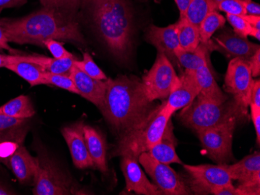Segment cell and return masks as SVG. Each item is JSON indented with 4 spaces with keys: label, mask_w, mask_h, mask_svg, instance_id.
Here are the masks:
<instances>
[{
    "label": "cell",
    "mask_w": 260,
    "mask_h": 195,
    "mask_svg": "<svg viewBox=\"0 0 260 195\" xmlns=\"http://www.w3.org/2000/svg\"><path fill=\"white\" fill-rule=\"evenodd\" d=\"M232 180L239 181L242 195L260 194V153L247 155L232 165L226 164Z\"/></svg>",
    "instance_id": "obj_12"
},
{
    "label": "cell",
    "mask_w": 260,
    "mask_h": 195,
    "mask_svg": "<svg viewBox=\"0 0 260 195\" xmlns=\"http://www.w3.org/2000/svg\"><path fill=\"white\" fill-rule=\"evenodd\" d=\"M212 46L213 51L221 52L229 58H239L248 62L251 57L260 49L259 45L238 35L237 33L229 29L223 30L214 37Z\"/></svg>",
    "instance_id": "obj_14"
},
{
    "label": "cell",
    "mask_w": 260,
    "mask_h": 195,
    "mask_svg": "<svg viewBox=\"0 0 260 195\" xmlns=\"http://www.w3.org/2000/svg\"><path fill=\"white\" fill-rule=\"evenodd\" d=\"M4 164L14 172L20 183H33L39 167V160L38 157L30 155L25 146L20 145Z\"/></svg>",
    "instance_id": "obj_19"
},
{
    "label": "cell",
    "mask_w": 260,
    "mask_h": 195,
    "mask_svg": "<svg viewBox=\"0 0 260 195\" xmlns=\"http://www.w3.org/2000/svg\"><path fill=\"white\" fill-rule=\"evenodd\" d=\"M221 1L222 0H207L209 12L213 11V10L218 11V6Z\"/></svg>",
    "instance_id": "obj_48"
},
{
    "label": "cell",
    "mask_w": 260,
    "mask_h": 195,
    "mask_svg": "<svg viewBox=\"0 0 260 195\" xmlns=\"http://www.w3.org/2000/svg\"><path fill=\"white\" fill-rule=\"evenodd\" d=\"M15 194L14 191H12L10 189L3 185L2 183H0V195H10Z\"/></svg>",
    "instance_id": "obj_49"
},
{
    "label": "cell",
    "mask_w": 260,
    "mask_h": 195,
    "mask_svg": "<svg viewBox=\"0 0 260 195\" xmlns=\"http://www.w3.org/2000/svg\"><path fill=\"white\" fill-rule=\"evenodd\" d=\"M246 114L234 98L217 103L197 96L189 105L182 109L179 119L186 127L199 132L232 121H239Z\"/></svg>",
    "instance_id": "obj_5"
},
{
    "label": "cell",
    "mask_w": 260,
    "mask_h": 195,
    "mask_svg": "<svg viewBox=\"0 0 260 195\" xmlns=\"http://www.w3.org/2000/svg\"><path fill=\"white\" fill-rule=\"evenodd\" d=\"M146 39L158 52L165 54L169 60L177 59L175 52L180 49L177 33V22L165 27L150 26L147 30Z\"/></svg>",
    "instance_id": "obj_18"
},
{
    "label": "cell",
    "mask_w": 260,
    "mask_h": 195,
    "mask_svg": "<svg viewBox=\"0 0 260 195\" xmlns=\"http://www.w3.org/2000/svg\"><path fill=\"white\" fill-rule=\"evenodd\" d=\"M246 15L260 16V6L252 0H242Z\"/></svg>",
    "instance_id": "obj_43"
},
{
    "label": "cell",
    "mask_w": 260,
    "mask_h": 195,
    "mask_svg": "<svg viewBox=\"0 0 260 195\" xmlns=\"http://www.w3.org/2000/svg\"><path fill=\"white\" fill-rule=\"evenodd\" d=\"M184 169L188 174V184L195 194H209L217 187L233 182L226 164L219 165H186Z\"/></svg>",
    "instance_id": "obj_8"
},
{
    "label": "cell",
    "mask_w": 260,
    "mask_h": 195,
    "mask_svg": "<svg viewBox=\"0 0 260 195\" xmlns=\"http://www.w3.org/2000/svg\"><path fill=\"white\" fill-rule=\"evenodd\" d=\"M249 62L239 58L231 59L224 77L223 89L239 103L242 110L248 112L251 90L254 80Z\"/></svg>",
    "instance_id": "obj_9"
},
{
    "label": "cell",
    "mask_w": 260,
    "mask_h": 195,
    "mask_svg": "<svg viewBox=\"0 0 260 195\" xmlns=\"http://www.w3.org/2000/svg\"><path fill=\"white\" fill-rule=\"evenodd\" d=\"M211 194L214 195H242L238 187H234L232 183L227 185L217 187L212 191Z\"/></svg>",
    "instance_id": "obj_40"
},
{
    "label": "cell",
    "mask_w": 260,
    "mask_h": 195,
    "mask_svg": "<svg viewBox=\"0 0 260 195\" xmlns=\"http://www.w3.org/2000/svg\"><path fill=\"white\" fill-rule=\"evenodd\" d=\"M42 7L55 9L62 14L76 17L81 7H84L85 0H40Z\"/></svg>",
    "instance_id": "obj_30"
},
{
    "label": "cell",
    "mask_w": 260,
    "mask_h": 195,
    "mask_svg": "<svg viewBox=\"0 0 260 195\" xmlns=\"http://www.w3.org/2000/svg\"><path fill=\"white\" fill-rule=\"evenodd\" d=\"M29 119H15L0 113V136L11 133L29 123Z\"/></svg>",
    "instance_id": "obj_34"
},
{
    "label": "cell",
    "mask_w": 260,
    "mask_h": 195,
    "mask_svg": "<svg viewBox=\"0 0 260 195\" xmlns=\"http://www.w3.org/2000/svg\"><path fill=\"white\" fill-rule=\"evenodd\" d=\"M70 76L74 80L79 95L91 102L99 110L103 107L107 84L106 80H96L89 76L74 65L70 72Z\"/></svg>",
    "instance_id": "obj_17"
},
{
    "label": "cell",
    "mask_w": 260,
    "mask_h": 195,
    "mask_svg": "<svg viewBox=\"0 0 260 195\" xmlns=\"http://www.w3.org/2000/svg\"><path fill=\"white\" fill-rule=\"evenodd\" d=\"M44 46L50 52L54 59H64L69 57H74V55L69 52L64 48L63 45L58 41L49 39L44 42Z\"/></svg>",
    "instance_id": "obj_37"
},
{
    "label": "cell",
    "mask_w": 260,
    "mask_h": 195,
    "mask_svg": "<svg viewBox=\"0 0 260 195\" xmlns=\"http://www.w3.org/2000/svg\"><path fill=\"white\" fill-rule=\"evenodd\" d=\"M177 33L180 48L185 51H193L200 44L198 26L191 23L186 17L177 21Z\"/></svg>",
    "instance_id": "obj_26"
},
{
    "label": "cell",
    "mask_w": 260,
    "mask_h": 195,
    "mask_svg": "<svg viewBox=\"0 0 260 195\" xmlns=\"http://www.w3.org/2000/svg\"><path fill=\"white\" fill-rule=\"evenodd\" d=\"M121 168L125 179V191L135 192L137 194L160 195L158 189L150 183L139 164L138 159L122 157Z\"/></svg>",
    "instance_id": "obj_15"
},
{
    "label": "cell",
    "mask_w": 260,
    "mask_h": 195,
    "mask_svg": "<svg viewBox=\"0 0 260 195\" xmlns=\"http://www.w3.org/2000/svg\"><path fill=\"white\" fill-rule=\"evenodd\" d=\"M250 104L260 108V82L259 80H254L251 90Z\"/></svg>",
    "instance_id": "obj_42"
},
{
    "label": "cell",
    "mask_w": 260,
    "mask_h": 195,
    "mask_svg": "<svg viewBox=\"0 0 260 195\" xmlns=\"http://www.w3.org/2000/svg\"><path fill=\"white\" fill-rule=\"evenodd\" d=\"M45 79L48 85L51 84L73 94H79L78 90L75 87L74 80L70 76V73L54 74L45 71Z\"/></svg>",
    "instance_id": "obj_32"
},
{
    "label": "cell",
    "mask_w": 260,
    "mask_h": 195,
    "mask_svg": "<svg viewBox=\"0 0 260 195\" xmlns=\"http://www.w3.org/2000/svg\"><path fill=\"white\" fill-rule=\"evenodd\" d=\"M90 18L99 37L118 60L125 62L131 55L134 25L128 0H85Z\"/></svg>",
    "instance_id": "obj_3"
},
{
    "label": "cell",
    "mask_w": 260,
    "mask_h": 195,
    "mask_svg": "<svg viewBox=\"0 0 260 195\" xmlns=\"http://www.w3.org/2000/svg\"><path fill=\"white\" fill-rule=\"evenodd\" d=\"M0 113L15 119H30L35 115V110L29 97L20 95L1 106Z\"/></svg>",
    "instance_id": "obj_27"
},
{
    "label": "cell",
    "mask_w": 260,
    "mask_h": 195,
    "mask_svg": "<svg viewBox=\"0 0 260 195\" xmlns=\"http://www.w3.org/2000/svg\"><path fill=\"white\" fill-rule=\"evenodd\" d=\"M175 2L176 4L177 7L179 9L180 18L185 17L191 0H175Z\"/></svg>",
    "instance_id": "obj_45"
},
{
    "label": "cell",
    "mask_w": 260,
    "mask_h": 195,
    "mask_svg": "<svg viewBox=\"0 0 260 195\" xmlns=\"http://www.w3.org/2000/svg\"><path fill=\"white\" fill-rule=\"evenodd\" d=\"M226 23V18L217 10L210 11L199 24L200 43L207 45L210 52L213 51L211 38L217 30L222 28Z\"/></svg>",
    "instance_id": "obj_25"
},
{
    "label": "cell",
    "mask_w": 260,
    "mask_h": 195,
    "mask_svg": "<svg viewBox=\"0 0 260 195\" xmlns=\"http://www.w3.org/2000/svg\"><path fill=\"white\" fill-rule=\"evenodd\" d=\"M76 60L77 59L74 56L64 59H52L49 57L42 56L39 65L46 72L54 74H66L70 73Z\"/></svg>",
    "instance_id": "obj_29"
},
{
    "label": "cell",
    "mask_w": 260,
    "mask_h": 195,
    "mask_svg": "<svg viewBox=\"0 0 260 195\" xmlns=\"http://www.w3.org/2000/svg\"><path fill=\"white\" fill-rule=\"evenodd\" d=\"M243 17L252 28L260 30V16L245 15Z\"/></svg>",
    "instance_id": "obj_47"
},
{
    "label": "cell",
    "mask_w": 260,
    "mask_h": 195,
    "mask_svg": "<svg viewBox=\"0 0 260 195\" xmlns=\"http://www.w3.org/2000/svg\"><path fill=\"white\" fill-rule=\"evenodd\" d=\"M2 9H0V14L2 12ZM9 43H10V42L7 40V37H6L5 34H4L2 28L0 27V49L9 51V52H13L14 53H15L14 49L10 47Z\"/></svg>",
    "instance_id": "obj_46"
},
{
    "label": "cell",
    "mask_w": 260,
    "mask_h": 195,
    "mask_svg": "<svg viewBox=\"0 0 260 195\" xmlns=\"http://www.w3.org/2000/svg\"><path fill=\"white\" fill-rule=\"evenodd\" d=\"M39 59H40L39 55H8L0 54V68H6V66L10 64L20 62H31L38 63Z\"/></svg>",
    "instance_id": "obj_38"
},
{
    "label": "cell",
    "mask_w": 260,
    "mask_h": 195,
    "mask_svg": "<svg viewBox=\"0 0 260 195\" xmlns=\"http://www.w3.org/2000/svg\"><path fill=\"white\" fill-rule=\"evenodd\" d=\"M199 93L200 89L197 85L195 72L185 69V72L179 77V80L172 89L167 101H165L164 111L172 117L177 110L189 105L198 96Z\"/></svg>",
    "instance_id": "obj_13"
},
{
    "label": "cell",
    "mask_w": 260,
    "mask_h": 195,
    "mask_svg": "<svg viewBox=\"0 0 260 195\" xmlns=\"http://www.w3.org/2000/svg\"><path fill=\"white\" fill-rule=\"evenodd\" d=\"M27 2V0H0V9L21 7Z\"/></svg>",
    "instance_id": "obj_44"
},
{
    "label": "cell",
    "mask_w": 260,
    "mask_h": 195,
    "mask_svg": "<svg viewBox=\"0 0 260 195\" xmlns=\"http://www.w3.org/2000/svg\"><path fill=\"white\" fill-rule=\"evenodd\" d=\"M39 167L34 179L35 195H68L73 193L68 176L45 154L38 157Z\"/></svg>",
    "instance_id": "obj_7"
},
{
    "label": "cell",
    "mask_w": 260,
    "mask_h": 195,
    "mask_svg": "<svg viewBox=\"0 0 260 195\" xmlns=\"http://www.w3.org/2000/svg\"><path fill=\"white\" fill-rule=\"evenodd\" d=\"M29 129V124L17 130L0 136V162L4 163L23 145Z\"/></svg>",
    "instance_id": "obj_28"
},
{
    "label": "cell",
    "mask_w": 260,
    "mask_h": 195,
    "mask_svg": "<svg viewBox=\"0 0 260 195\" xmlns=\"http://www.w3.org/2000/svg\"><path fill=\"white\" fill-rule=\"evenodd\" d=\"M250 107L251 118L253 122L255 133H256L257 144H260V108L253 104H249Z\"/></svg>",
    "instance_id": "obj_39"
},
{
    "label": "cell",
    "mask_w": 260,
    "mask_h": 195,
    "mask_svg": "<svg viewBox=\"0 0 260 195\" xmlns=\"http://www.w3.org/2000/svg\"><path fill=\"white\" fill-rule=\"evenodd\" d=\"M84 125V122L80 121L62 129V135L70 148L74 166L82 170L94 167L86 145Z\"/></svg>",
    "instance_id": "obj_16"
},
{
    "label": "cell",
    "mask_w": 260,
    "mask_h": 195,
    "mask_svg": "<svg viewBox=\"0 0 260 195\" xmlns=\"http://www.w3.org/2000/svg\"><path fill=\"white\" fill-rule=\"evenodd\" d=\"M105 103L101 109L105 121L119 136L135 127L153 108L142 81L135 75L106 80Z\"/></svg>",
    "instance_id": "obj_2"
},
{
    "label": "cell",
    "mask_w": 260,
    "mask_h": 195,
    "mask_svg": "<svg viewBox=\"0 0 260 195\" xmlns=\"http://www.w3.org/2000/svg\"><path fill=\"white\" fill-rule=\"evenodd\" d=\"M218 10L231 15H246L245 7L242 0H222L218 6Z\"/></svg>",
    "instance_id": "obj_36"
},
{
    "label": "cell",
    "mask_w": 260,
    "mask_h": 195,
    "mask_svg": "<svg viewBox=\"0 0 260 195\" xmlns=\"http://www.w3.org/2000/svg\"><path fill=\"white\" fill-rule=\"evenodd\" d=\"M209 52L207 45L200 43L193 51H185L180 48L175 52V57L186 70L195 72L204 65H209Z\"/></svg>",
    "instance_id": "obj_24"
},
{
    "label": "cell",
    "mask_w": 260,
    "mask_h": 195,
    "mask_svg": "<svg viewBox=\"0 0 260 195\" xmlns=\"http://www.w3.org/2000/svg\"><path fill=\"white\" fill-rule=\"evenodd\" d=\"M74 65L92 78L100 80H106L108 79L107 75H105L100 67L95 63L88 52L84 53L82 60L79 61L77 59L74 62Z\"/></svg>",
    "instance_id": "obj_31"
},
{
    "label": "cell",
    "mask_w": 260,
    "mask_h": 195,
    "mask_svg": "<svg viewBox=\"0 0 260 195\" xmlns=\"http://www.w3.org/2000/svg\"><path fill=\"white\" fill-rule=\"evenodd\" d=\"M84 139L93 165L102 173L108 171L106 144L102 134L90 125H84Z\"/></svg>",
    "instance_id": "obj_21"
},
{
    "label": "cell",
    "mask_w": 260,
    "mask_h": 195,
    "mask_svg": "<svg viewBox=\"0 0 260 195\" xmlns=\"http://www.w3.org/2000/svg\"><path fill=\"white\" fill-rule=\"evenodd\" d=\"M6 68L26 80L30 87L48 85L45 79V71L39 64L31 62H16L7 65Z\"/></svg>",
    "instance_id": "obj_23"
},
{
    "label": "cell",
    "mask_w": 260,
    "mask_h": 195,
    "mask_svg": "<svg viewBox=\"0 0 260 195\" xmlns=\"http://www.w3.org/2000/svg\"><path fill=\"white\" fill-rule=\"evenodd\" d=\"M179 77L167 56L158 52L153 66L141 80L147 99L153 102L168 98Z\"/></svg>",
    "instance_id": "obj_6"
},
{
    "label": "cell",
    "mask_w": 260,
    "mask_h": 195,
    "mask_svg": "<svg viewBox=\"0 0 260 195\" xmlns=\"http://www.w3.org/2000/svg\"><path fill=\"white\" fill-rule=\"evenodd\" d=\"M0 27L9 42L19 45L44 47V42L49 39L85 43L76 17L48 7L20 18H0Z\"/></svg>",
    "instance_id": "obj_1"
},
{
    "label": "cell",
    "mask_w": 260,
    "mask_h": 195,
    "mask_svg": "<svg viewBox=\"0 0 260 195\" xmlns=\"http://www.w3.org/2000/svg\"><path fill=\"white\" fill-rule=\"evenodd\" d=\"M249 67L252 77H258L260 75V49H258L249 60Z\"/></svg>",
    "instance_id": "obj_41"
},
{
    "label": "cell",
    "mask_w": 260,
    "mask_h": 195,
    "mask_svg": "<svg viewBox=\"0 0 260 195\" xmlns=\"http://www.w3.org/2000/svg\"><path fill=\"white\" fill-rule=\"evenodd\" d=\"M147 152L150 154V157L162 164L168 165L172 164L183 165V162L175 150V138L171 120L168 123L160 142L153 145Z\"/></svg>",
    "instance_id": "obj_20"
},
{
    "label": "cell",
    "mask_w": 260,
    "mask_h": 195,
    "mask_svg": "<svg viewBox=\"0 0 260 195\" xmlns=\"http://www.w3.org/2000/svg\"><path fill=\"white\" fill-rule=\"evenodd\" d=\"M139 164H141L148 175L153 180L161 194H189L185 183L179 174L168 164L158 162L150 157L148 152H143L138 157Z\"/></svg>",
    "instance_id": "obj_11"
},
{
    "label": "cell",
    "mask_w": 260,
    "mask_h": 195,
    "mask_svg": "<svg viewBox=\"0 0 260 195\" xmlns=\"http://www.w3.org/2000/svg\"><path fill=\"white\" fill-rule=\"evenodd\" d=\"M165 101L153 107L148 114L135 127L119 137L112 155L114 157H129L138 159L143 152L158 143L163 136L171 116L164 111Z\"/></svg>",
    "instance_id": "obj_4"
},
{
    "label": "cell",
    "mask_w": 260,
    "mask_h": 195,
    "mask_svg": "<svg viewBox=\"0 0 260 195\" xmlns=\"http://www.w3.org/2000/svg\"><path fill=\"white\" fill-rule=\"evenodd\" d=\"M226 20L229 22L232 27L233 31L237 33L238 35L247 38L248 36H251L252 32V27L247 22L244 17L241 16L231 15L227 14Z\"/></svg>",
    "instance_id": "obj_35"
},
{
    "label": "cell",
    "mask_w": 260,
    "mask_h": 195,
    "mask_svg": "<svg viewBox=\"0 0 260 195\" xmlns=\"http://www.w3.org/2000/svg\"><path fill=\"white\" fill-rule=\"evenodd\" d=\"M237 122L232 121L197 132L209 157L219 164H226L232 159V140Z\"/></svg>",
    "instance_id": "obj_10"
},
{
    "label": "cell",
    "mask_w": 260,
    "mask_h": 195,
    "mask_svg": "<svg viewBox=\"0 0 260 195\" xmlns=\"http://www.w3.org/2000/svg\"><path fill=\"white\" fill-rule=\"evenodd\" d=\"M196 80L200 89L198 96L217 103H223L229 100L216 82L208 65H204L195 71Z\"/></svg>",
    "instance_id": "obj_22"
},
{
    "label": "cell",
    "mask_w": 260,
    "mask_h": 195,
    "mask_svg": "<svg viewBox=\"0 0 260 195\" xmlns=\"http://www.w3.org/2000/svg\"><path fill=\"white\" fill-rule=\"evenodd\" d=\"M208 12L207 0H191L185 17L192 24L199 26Z\"/></svg>",
    "instance_id": "obj_33"
}]
</instances>
